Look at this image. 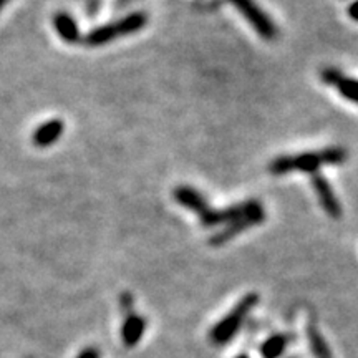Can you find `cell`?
Here are the masks:
<instances>
[{"label": "cell", "instance_id": "obj_1", "mask_svg": "<svg viewBox=\"0 0 358 358\" xmlns=\"http://www.w3.org/2000/svg\"><path fill=\"white\" fill-rule=\"evenodd\" d=\"M345 159L347 151L340 146H334L295 156H280V158H275L268 164V171L275 174V176H284V174L292 171L315 174L322 166H327V164H342Z\"/></svg>", "mask_w": 358, "mask_h": 358}, {"label": "cell", "instance_id": "obj_2", "mask_svg": "<svg viewBox=\"0 0 358 358\" xmlns=\"http://www.w3.org/2000/svg\"><path fill=\"white\" fill-rule=\"evenodd\" d=\"M146 24H148L146 13L143 12L129 13V15H127L122 20H116L113 24L101 25L98 27V29L92 30V32L85 37L83 42L90 45V47H101V45L113 42V40H116L118 37H124V35L140 32Z\"/></svg>", "mask_w": 358, "mask_h": 358}, {"label": "cell", "instance_id": "obj_3", "mask_svg": "<svg viewBox=\"0 0 358 358\" xmlns=\"http://www.w3.org/2000/svg\"><path fill=\"white\" fill-rule=\"evenodd\" d=\"M259 295L250 292L232 310L227 313L221 322H217L211 330V340L217 345L229 342V340L237 334V330L241 329V325L244 324L245 317L249 315V312L257 306Z\"/></svg>", "mask_w": 358, "mask_h": 358}, {"label": "cell", "instance_id": "obj_4", "mask_svg": "<svg viewBox=\"0 0 358 358\" xmlns=\"http://www.w3.org/2000/svg\"><path fill=\"white\" fill-rule=\"evenodd\" d=\"M264 219H266V211H264V206L259 203V201L254 199V204H252V208L249 209V213L245 214V216L237 219V221H232L229 224H226V226H224V229L216 232V234H214L211 239H209V244L216 245V248H217V245L229 243V241L234 239L237 234H241V232L250 229V227L257 226V224H261Z\"/></svg>", "mask_w": 358, "mask_h": 358}, {"label": "cell", "instance_id": "obj_5", "mask_svg": "<svg viewBox=\"0 0 358 358\" xmlns=\"http://www.w3.org/2000/svg\"><path fill=\"white\" fill-rule=\"evenodd\" d=\"M237 10L244 15V19L252 25V29L266 40H274L277 37V27L268 19V15L257 6L254 0H229Z\"/></svg>", "mask_w": 358, "mask_h": 358}, {"label": "cell", "instance_id": "obj_6", "mask_svg": "<svg viewBox=\"0 0 358 358\" xmlns=\"http://www.w3.org/2000/svg\"><path fill=\"white\" fill-rule=\"evenodd\" d=\"M252 204H254V199L245 201V203H241V204L229 206V208H226V209L209 208L208 211H204L199 216L201 224H203L204 227H216V226H221V224L226 226V224L237 221L239 217L245 216V214L249 213V209L252 208Z\"/></svg>", "mask_w": 358, "mask_h": 358}, {"label": "cell", "instance_id": "obj_7", "mask_svg": "<svg viewBox=\"0 0 358 358\" xmlns=\"http://www.w3.org/2000/svg\"><path fill=\"white\" fill-rule=\"evenodd\" d=\"M312 187L313 191H315L317 198H319L324 211L329 214L330 217L338 219L342 216V206H340L337 196H335L332 186H330V182L327 181L322 174L319 173L312 174Z\"/></svg>", "mask_w": 358, "mask_h": 358}, {"label": "cell", "instance_id": "obj_8", "mask_svg": "<svg viewBox=\"0 0 358 358\" xmlns=\"http://www.w3.org/2000/svg\"><path fill=\"white\" fill-rule=\"evenodd\" d=\"M174 199H176V203L181 204L182 208L189 209V211L196 213L198 216H201V214L209 209V204L204 196L191 186H178L176 189H174Z\"/></svg>", "mask_w": 358, "mask_h": 358}, {"label": "cell", "instance_id": "obj_9", "mask_svg": "<svg viewBox=\"0 0 358 358\" xmlns=\"http://www.w3.org/2000/svg\"><path fill=\"white\" fill-rule=\"evenodd\" d=\"M64 129H65V124L58 118L40 124V127L34 131V136H32L34 145L38 148L52 146L53 143L60 140V136L64 134Z\"/></svg>", "mask_w": 358, "mask_h": 358}, {"label": "cell", "instance_id": "obj_10", "mask_svg": "<svg viewBox=\"0 0 358 358\" xmlns=\"http://www.w3.org/2000/svg\"><path fill=\"white\" fill-rule=\"evenodd\" d=\"M53 27H55L57 34L60 35V38L64 40L65 43H80L82 42V34H80V29L75 22L73 17L66 12H58L55 17H53Z\"/></svg>", "mask_w": 358, "mask_h": 358}, {"label": "cell", "instance_id": "obj_11", "mask_svg": "<svg viewBox=\"0 0 358 358\" xmlns=\"http://www.w3.org/2000/svg\"><path fill=\"white\" fill-rule=\"evenodd\" d=\"M146 329V320L143 319L141 315H136V313H131L128 315V319L124 320L123 329H122V338L127 347H134L138 342H140L143 334H145Z\"/></svg>", "mask_w": 358, "mask_h": 358}, {"label": "cell", "instance_id": "obj_12", "mask_svg": "<svg viewBox=\"0 0 358 358\" xmlns=\"http://www.w3.org/2000/svg\"><path fill=\"white\" fill-rule=\"evenodd\" d=\"M287 343H289L287 335H282V334L272 335V337H268L266 342L262 343L261 347L262 358H279L282 353H284Z\"/></svg>", "mask_w": 358, "mask_h": 358}, {"label": "cell", "instance_id": "obj_13", "mask_svg": "<svg viewBox=\"0 0 358 358\" xmlns=\"http://www.w3.org/2000/svg\"><path fill=\"white\" fill-rule=\"evenodd\" d=\"M308 340H310L312 352L315 353L317 358H334L332 352H330V348H329V345H327L324 337L319 334V330H315V329L308 330Z\"/></svg>", "mask_w": 358, "mask_h": 358}, {"label": "cell", "instance_id": "obj_14", "mask_svg": "<svg viewBox=\"0 0 358 358\" xmlns=\"http://www.w3.org/2000/svg\"><path fill=\"white\" fill-rule=\"evenodd\" d=\"M335 87L338 88L340 95L343 98H347L348 101L358 103V80L353 78H347V77H340V80L335 83Z\"/></svg>", "mask_w": 358, "mask_h": 358}, {"label": "cell", "instance_id": "obj_15", "mask_svg": "<svg viewBox=\"0 0 358 358\" xmlns=\"http://www.w3.org/2000/svg\"><path fill=\"white\" fill-rule=\"evenodd\" d=\"M340 77H342V73L335 69H325L324 71H322V80H324L327 85H334L335 87V83L338 82Z\"/></svg>", "mask_w": 358, "mask_h": 358}, {"label": "cell", "instance_id": "obj_16", "mask_svg": "<svg viewBox=\"0 0 358 358\" xmlns=\"http://www.w3.org/2000/svg\"><path fill=\"white\" fill-rule=\"evenodd\" d=\"M77 358H100V353H98L96 348H87Z\"/></svg>", "mask_w": 358, "mask_h": 358}, {"label": "cell", "instance_id": "obj_17", "mask_svg": "<svg viewBox=\"0 0 358 358\" xmlns=\"http://www.w3.org/2000/svg\"><path fill=\"white\" fill-rule=\"evenodd\" d=\"M348 13H350V17L353 20L358 22V0H355V2L352 3L350 8H348Z\"/></svg>", "mask_w": 358, "mask_h": 358}, {"label": "cell", "instance_id": "obj_18", "mask_svg": "<svg viewBox=\"0 0 358 358\" xmlns=\"http://www.w3.org/2000/svg\"><path fill=\"white\" fill-rule=\"evenodd\" d=\"M8 2H10V0H0V10H2V8H3V7H6Z\"/></svg>", "mask_w": 358, "mask_h": 358}, {"label": "cell", "instance_id": "obj_19", "mask_svg": "<svg viewBox=\"0 0 358 358\" xmlns=\"http://www.w3.org/2000/svg\"><path fill=\"white\" fill-rule=\"evenodd\" d=\"M236 358H249V357L248 355H237Z\"/></svg>", "mask_w": 358, "mask_h": 358}]
</instances>
